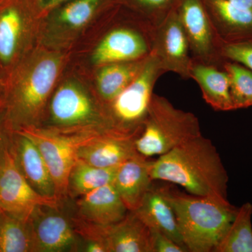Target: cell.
I'll return each mask as SVG.
<instances>
[{"label": "cell", "instance_id": "12", "mask_svg": "<svg viewBox=\"0 0 252 252\" xmlns=\"http://www.w3.org/2000/svg\"><path fill=\"white\" fill-rule=\"evenodd\" d=\"M185 31L192 59L223 69L226 60L222 56L223 43L207 14L202 0H178L175 6Z\"/></svg>", "mask_w": 252, "mask_h": 252}, {"label": "cell", "instance_id": "3", "mask_svg": "<svg viewBox=\"0 0 252 252\" xmlns=\"http://www.w3.org/2000/svg\"><path fill=\"white\" fill-rule=\"evenodd\" d=\"M151 175L154 182L181 186L191 195L229 202L226 170L216 147L202 134L154 160Z\"/></svg>", "mask_w": 252, "mask_h": 252}, {"label": "cell", "instance_id": "28", "mask_svg": "<svg viewBox=\"0 0 252 252\" xmlns=\"http://www.w3.org/2000/svg\"><path fill=\"white\" fill-rule=\"evenodd\" d=\"M178 0H119L124 7L130 10L157 28L175 9Z\"/></svg>", "mask_w": 252, "mask_h": 252}, {"label": "cell", "instance_id": "13", "mask_svg": "<svg viewBox=\"0 0 252 252\" xmlns=\"http://www.w3.org/2000/svg\"><path fill=\"white\" fill-rule=\"evenodd\" d=\"M28 220L34 252H78L80 236L63 203L37 205Z\"/></svg>", "mask_w": 252, "mask_h": 252}, {"label": "cell", "instance_id": "9", "mask_svg": "<svg viewBox=\"0 0 252 252\" xmlns=\"http://www.w3.org/2000/svg\"><path fill=\"white\" fill-rule=\"evenodd\" d=\"M165 73L152 53L135 80L106 105L114 132L124 135H140L148 116L154 87Z\"/></svg>", "mask_w": 252, "mask_h": 252}, {"label": "cell", "instance_id": "1", "mask_svg": "<svg viewBox=\"0 0 252 252\" xmlns=\"http://www.w3.org/2000/svg\"><path fill=\"white\" fill-rule=\"evenodd\" d=\"M68 60L67 53L38 45L15 68L2 96L6 119L14 132L40 126Z\"/></svg>", "mask_w": 252, "mask_h": 252}, {"label": "cell", "instance_id": "23", "mask_svg": "<svg viewBox=\"0 0 252 252\" xmlns=\"http://www.w3.org/2000/svg\"><path fill=\"white\" fill-rule=\"evenodd\" d=\"M189 76L198 84L203 99L215 110H234L230 97L229 76L224 69L193 60Z\"/></svg>", "mask_w": 252, "mask_h": 252}, {"label": "cell", "instance_id": "20", "mask_svg": "<svg viewBox=\"0 0 252 252\" xmlns=\"http://www.w3.org/2000/svg\"><path fill=\"white\" fill-rule=\"evenodd\" d=\"M153 162L139 154L117 167L112 185L128 211L137 210L153 185Z\"/></svg>", "mask_w": 252, "mask_h": 252}, {"label": "cell", "instance_id": "21", "mask_svg": "<svg viewBox=\"0 0 252 252\" xmlns=\"http://www.w3.org/2000/svg\"><path fill=\"white\" fill-rule=\"evenodd\" d=\"M137 137L119 134L102 136L79 147L77 159L96 167H118L139 154L135 147Z\"/></svg>", "mask_w": 252, "mask_h": 252}, {"label": "cell", "instance_id": "34", "mask_svg": "<svg viewBox=\"0 0 252 252\" xmlns=\"http://www.w3.org/2000/svg\"><path fill=\"white\" fill-rule=\"evenodd\" d=\"M0 212H1V210H0Z\"/></svg>", "mask_w": 252, "mask_h": 252}, {"label": "cell", "instance_id": "33", "mask_svg": "<svg viewBox=\"0 0 252 252\" xmlns=\"http://www.w3.org/2000/svg\"><path fill=\"white\" fill-rule=\"evenodd\" d=\"M228 1L230 4L239 9L252 12V0H228Z\"/></svg>", "mask_w": 252, "mask_h": 252}, {"label": "cell", "instance_id": "29", "mask_svg": "<svg viewBox=\"0 0 252 252\" xmlns=\"http://www.w3.org/2000/svg\"><path fill=\"white\" fill-rule=\"evenodd\" d=\"M222 56L226 61L240 63L252 71V42L223 44Z\"/></svg>", "mask_w": 252, "mask_h": 252}, {"label": "cell", "instance_id": "22", "mask_svg": "<svg viewBox=\"0 0 252 252\" xmlns=\"http://www.w3.org/2000/svg\"><path fill=\"white\" fill-rule=\"evenodd\" d=\"M132 212H135L149 230L164 233L185 248L175 212L167 196V187H157L153 183L140 206Z\"/></svg>", "mask_w": 252, "mask_h": 252}, {"label": "cell", "instance_id": "2", "mask_svg": "<svg viewBox=\"0 0 252 252\" xmlns=\"http://www.w3.org/2000/svg\"><path fill=\"white\" fill-rule=\"evenodd\" d=\"M155 28L119 4L68 54V64L87 70L109 63L146 59L154 50Z\"/></svg>", "mask_w": 252, "mask_h": 252}, {"label": "cell", "instance_id": "18", "mask_svg": "<svg viewBox=\"0 0 252 252\" xmlns=\"http://www.w3.org/2000/svg\"><path fill=\"white\" fill-rule=\"evenodd\" d=\"M149 57L137 61L109 63L87 70L76 69L85 75L97 97L107 105L135 80Z\"/></svg>", "mask_w": 252, "mask_h": 252}, {"label": "cell", "instance_id": "14", "mask_svg": "<svg viewBox=\"0 0 252 252\" xmlns=\"http://www.w3.org/2000/svg\"><path fill=\"white\" fill-rule=\"evenodd\" d=\"M57 203V200L41 196L32 188L18 169L11 147L0 165V210L28 220L37 205Z\"/></svg>", "mask_w": 252, "mask_h": 252}, {"label": "cell", "instance_id": "35", "mask_svg": "<svg viewBox=\"0 0 252 252\" xmlns=\"http://www.w3.org/2000/svg\"><path fill=\"white\" fill-rule=\"evenodd\" d=\"M0 1H1V0H0Z\"/></svg>", "mask_w": 252, "mask_h": 252}, {"label": "cell", "instance_id": "17", "mask_svg": "<svg viewBox=\"0 0 252 252\" xmlns=\"http://www.w3.org/2000/svg\"><path fill=\"white\" fill-rule=\"evenodd\" d=\"M11 152L18 169L32 188L41 196L57 200L52 176L34 142L24 134L14 131Z\"/></svg>", "mask_w": 252, "mask_h": 252}, {"label": "cell", "instance_id": "5", "mask_svg": "<svg viewBox=\"0 0 252 252\" xmlns=\"http://www.w3.org/2000/svg\"><path fill=\"white\" fill-rule=\"evenodd\" d=\"M167 196L187 250L215 252L238 208L229 202L181 193L168 187Z\"/></svg>", "mask_w": 252, "mask_h": 252}, {"label": "cell", "instance_id": "25", "mask_svg": "<svg viewBox=\"0 0 252 252\" xmlns=\"http://www.w3.org/2000/svg\"><path fill=\"white\" fill-rule=\"evenodd\" d=\"M252 204H243L214 252H252Z\"/></svg>", "mask_w": 252, "mask_h": 252}, {"label": "cell", "instance_id": "31", "mask_svg": "<svg viewBox=\"0 0 252 252\" xmlns=\"http://www.w3.org/2000/svg\"><path fill=\"white\" fill-rule=\"evenodd\" d=\"M153 252H187L185 247L158 230H150Z\"/></svg>", "mask_w": 252, "mask_h": 252}, {"label": "cell", "instance_id": "6", "mask_svg": "<svg viewBox=\"0 0 252 252\" xmlns=\"http://www.w3.org/2000/svg\"><path fill=\"white\" fill-rule=\"evenodd\" d=\"M119 4V0H68L41 18L39 45L69 54Z\"/></svg>", "mask_w": 252, "mask_h": 252}, {"label": "cell", "instance_id": "19", "mask_svg": "<svg viewBox=\"0 0 252 252\" xmlns=\"http://www.w3.org/2000/svg\"><path fill=\"white\" fill-rule=\"evenodd\" d=\"M217 36L223 44L252 42V12L228 0H202Z\"/></svg>", "mask_w": 252, "mask_h": 252}, {"label": "cell", "instance_id": "7", "mask_svg": "<svg viewBox=\"0 0 252 252\" xmlns=\"http://www.w3.org/2000/svg\"><path fill=\"white\" fill-rule=\"evenodd\" d=\"M201 134L195 114L176 108L165 97L154 94L143 130L136 139L135 147L141 155L152 158Z\"/></svg>", "mask_w": 252, "mask_h": 252}, {"label": "cell", "instance_id": "15", "mask_svg": "<svg viewBox=\"0 0 252 252\" xmlns=\"http://www.w3.org/2000/svg\"><path fill=\"white\" fill-rule=\"evenodd\" d=\"M153 53L165 72H174L190 79L192 59L187 36L175 9L155 28Z\"/></svg>", "mask_w": 252, "mask_h": 252}, {"label": "cell", "instance_id": "30", "mask_svg": "<svg viewBox=\"0 0 252 252\" xmlns=\"http://www.w3.org/2000/svg\"><path fill=\"white\" fill-rule=\"evenodd\" d=\"M13 133L14 131L6 119L2 99H0V165L11 149Z\"/></svg>", "mask_w": 252, "mask_h": 252}, {"label": "cell", "instance_id": "11", "mask_svg": "<svg viewBox=\"0 0 252 252\" xmlns=\"http://www.w3.org/2000/svg\"><path fill=\"white\" fill-rule=\"evenodd\" d=\"M71 218L81 238L98 242L107 252H153L150 230L135 212L128 211L123 220L107 225Z\"/></svg>", "mask_w": 252, "mask_h": 252}, {"label": "cell", "instance_id": "16", "mask_svg": "<svg viewBox=\"0 0 252 252\" xmlns=\"http://www.w3.org/2000/svg\"><path fill=\"white\" fill-rule=\"evenodd\" d=\"M63 203L71 215L91 224H114L128 212L112 184L74 200L67 197Z\"/></svg>", "mask_w": 252, "mask_h": 252}, {"label": "cell", "instance_id": "26", "mask_svg": "<svg viewBox=\"0 0 252 252\" xmlns=\"http://www.w3.org/2000/svg\"><path fill=\"white\" fill-rule=\"evenodd\" d=\"M0 252H34L29 220L0 212Z\"/></svg>", "mask_w": 252, "mask_h": 252}, {"label": "cell", "instance_id": "8", "mask_svg": "<svg viewBox=\"0 0 252 252\" xmlns=\"http://www.w3.org/2000/svg\"><path fill=\"white\" fill-rule=\"evenodd\" d=\"M41 16L33 0L0 1V67L10 74L39 45Z\"/></svg>", "mask_w": 252, "mask_h": 252}, {"label": "cell", "instance_id": "10", "mask_svg": "<svg viewBox=\"0 0 252 252\" xmlns=\"http://www.w3.org/2000/svg\"><path fill=\"white\" fill-rule=\"evenodd\" d=\"M18 132L31 138L44 157L52 176L58 202L67 197L68 177L77 160L78 149L107 134H64L41 127H28Z\"/></svg>", "mask_w": 252, "mask_h": 252}, {"label": "cell", "instance_id": "32", "mask_svg": "<svg viewBox=\"0 0 252 252\" xmlns=\"http://www.w3.org/2000/svg\"><path fill=\"white\" fill-rule=\"evenodd\" d=\"M68 0H33L41 18Z\"/></svg>", "mask_w": 252, "mask_h": 252}, {"label": "cell", "instance_id": "24", "mask_svg": "<svg viewBox=\"0 0 252 252\" xmlns=\"http://www.w3.org/2000/svg\"><path fill=\"white\" fill-rule=\"evenodd\" d=\"M117 169V167H96L77 159L68 177V198L74 200L95 189L112 184Z\"/></svg>", "mask_w": 252, "mask_h": 252}, {"label": "cell", "instance_id": "27", "mask_svg": "<svg viewBox=\"0 0 252 252\" xmlns=\"http://www.w3.org/2000/svg\"><path fill=\"white\" fill-rule=\"evenodd\" d=\"M223 69L230 79V93L233 108L252 107V71L240 63L227 61Z\"/></svg>", "mask_w": 252, "mask_h": 252}, {"label": "cell", "instance_id": "4", "mask_svg": "<svg viewBox=\"0 0 252 252\" xmlns=\"http://www.w3.org/2000/svg\"><path fill=\"white\" fill-rule=\"evenodd\" d=\"M36 127L64 134H118L85 75L68 63Z\"/></svg>", "mask_w": 252, "mask_h": 252}]
</instances>
